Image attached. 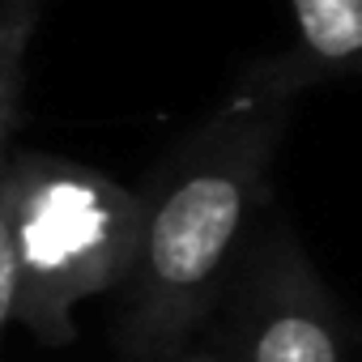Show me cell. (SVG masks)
Here are the masks:
<instances>
[{"instance_id":"obj_1","label":"cell","mask_w":362,"mask_h":362,"mask_svg":"<svg viewBox=\"0 0 362 362\" xmlns=\"http://www.w3.org/2000/svg\"><path fill=\"white\" fill-rule=\"evenodd\" d=\"M315 81L298 52L252 64L166 162L158 192L145 197L141 260L124 286L128 362H158L214 320L260 235L277 149Z\"/></svg>"},{"instance_id":"obj_2","label":"cell","mask_w":362,"mask_h":362,"mask_svg":"<svg viewBox=\"0 0 362 362\" xmlns=\"http://www.w3.org/2000/svg\"><path fill=\"white\" fill-rule=\"evenodd\" d=\"M5 214L18 256V320L43 345H69L77 307L128 286L145 239V197L73 158L13 153Z\"/></svg>"},{"instance_id":"obj_3","label":"cell","mask_w":362,"mask_h":362,"mask_svg":"<svg viewBox=\"0 0 362 362\" xmlns=\"http://www.w3.org/2000/svg\"><path fill=\"white\" fill-rule=\"evenodd\" d=\"M222 307L230 362H349L341 311L303 243L281 226L256 235Z\"/></svg>"},{"instance_id":"obj_4","label":"cell","mask_w":362,"mask_h":362,"mask_svg":"<svg viewBox=\"0 0 362 362\" xmlns=\"http://www.w3.org/2000/svg\"><path fill=\"white\" fill-rule=\"evenodd\" d=\"M298 56L320 77H362V0H286Z\"/></svg>"},{"instance_id":"obj_5","label":"cell","mask_w":362,"mask_h":362,"mask_svg":"<svg viewBox=\"0 0 362 362\" xmlns=\"http://www.w3.org/2000/svg\"><path fill=\"white\" fill-rule=\"evenodd\" d=\"M43 0H0V166H5L13 128L22 119V90H26V60L30 39L39 30Z\"/></svg>"},{"instance_id":"obj_6","label":"cell","mask_w":362,"mask_h":362,"mask_svg":"<svg viewBox=\"0 0 362 362\" xmlns=\"http://www.w3.org/2000/svg\"><path fill=\"white\" fill-rule=\"evenodd\" d=\"M5 166H0V345H5L9 324L18 320V256H13V235L5 214Z\"/></svg>"},{"instance_id":"obj_7","label":"cell","mask_w":362,"mask_h":362,"mask_svg":"<svg viewBox=\"0 0 362 362\" xmlns=\"http://www.w3.org/2000/svg\"><path fill=\"white\" fill-rule=\"evenodd\" d=\"M158 362H230V354H226V345H209V341H188V345H179L175 354H166V358H158Z\"/></svg>"}]
</instances>
